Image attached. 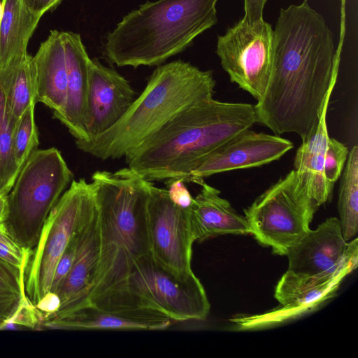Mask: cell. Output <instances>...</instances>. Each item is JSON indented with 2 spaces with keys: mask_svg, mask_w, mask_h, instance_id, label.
I'll use <instances>...</instances> for the list:
<instances>
[{
  "mask_svg": "<svg viewBox=\"0 0 358 358\" xmlns=\"http://www.w3.org/2000/svg\"><path fill=\"white\" fill-rule=\"evenodd\" d=\"M341 44L324 17L304 0L281 8L273 30L270 79L255 105L258 123L275 134L303 141L316 126L336 83Z\"/></svg>",
  "mask_w": 358,
  "mask_h": 358,
  "instance_id": "1",
  "label": "cell"
},
{
  "mask_svg": "<svg viewBox=\"0 0 358 358\" xmlns=\"http://www.w3.org/2000/svg\"><path fill=\"white\" fill-rule=\"evenodd\" d=\"M257 122L255 106L213 97L184 109L125 155L128 167L153 182L182 179L214 150Z\"/></svg>",
  "mask_w": 358,
  "mask_h": 358,
  "instance_id": "2",
  "label": "cell"
},
{
  "mask_svg": "<svg viewBox=\"0 0 358 358\" xmlns=\"http://www.w3.org/2000/svg\"><path fill=\"white\" fill-rule=\"evenodd\" d=\"M97 206L100 251L89 304L116 292L134 265L151 255L148 204L152 182L129 167L97 171L91 182Z\"/></svg>",
  "mask_w": 358,
  "mask_h": 358,
  "instance_id": "3",
  "label": "cell"
},
{
  "mask_svg": "<svg viewBox=\"0 0 358 358\" xmlns=\"http://www.w3.org/2000/svg\"><path fill=\"white\" fill-rule=\"evenodd\" d=\"M215 80L182 60L161 64L122 117L111 128L86 142H76L83 152L102 159L124 157L189 106L212 98Z\"/></svg>",
  "mask_w": 358,
  "mask_h": 358,
  "instance_id": "4",
  "label": "cell"
},
{
  "mask_svg": "<svg viewBox=\"0 0 358 358\" xmlns=\"http://www.w3.org/2000/svg\"><path fill=\"white\" fill-rule=\"evenodd\" d=\"M218 0L147 1L125 15L103 47L117 66H159L183 52L194 39L217 22Z\"/></svg>",
  "mask_w": 358,
  "mask_h": 358,
  "instance_id": "5",
  "label": "cell"
},
{
  "mask_svg": "<svg viewBox=\"0 0 358 358\" xmlns=\"http://www.w3.org/2000/svg\"><path fill=\"white\" fill-rule=\"evenodd\" d=\"M73 173L55 148L35 150L6 195L8 233L24 249L33 251L50 211L71 181Z\"/></svg>",
  "mask_w": 358,
  "mask_h": 358,
  "instance_id": "6",
  "label": "cell"
},
{
  "mask_svg": "<svg viewBox=\"0 0 358 358\" xmlns=\"http://www.w3.org/2000/svg\"><path fill=\"white\" fill-rule=\"evenodd\" d=\"M99 307H136L159 310L176 322L204 320L210 303L199 279L181 280L148 256L134 265L122 286L92 303Z\"/></svg>",
  "mask_w": 358,
  "mask_h": 358,
  "instance_id": "7",
  "label": "cell"
},
{
  "mask_svg": "<svg viewBox=\"0 0 358 358\" xmlns=\"http://www.w3.org/2000/svg\"><path fill=\"white\" fill-rule=\"evenodd\" d=\"M318 208L294 169L244 209L251 234L274 253L287 255L310 229Z\"/></svg>",
  "mask_w": 358,
  "mask_h": 358,
  "instance_id": "8",
  "label": "cell"
},
{
  "mask_svg": "<svg viewBox=\"0 0 358 358\" xmlns=\"http://www.w3.org/2000/svg\"><path fill=\"white\" fill-rule=\"evenodd\" d=\"M96 203L91 182L73 180L50 211L29 262L26 294L34 306L50 292L57 264L71 238Z\"/></svg>",
  "mask_w": 358,
  "mask_h": 358,
  "instance_id": "9",
  "label": "cell"
},
{
  "mask_svg": "<svg viewBox=\"0 0 358 358\" xmlns=\"http://www.w3.org/2000/svg\"><path fill=\"white\" fill-rule=\"evenodd\" d=\"M273 30L264 20L243 18L217 36L216 53L230 80L257 101L266 90L273 62Z\"/></svg>",
  "mask_w": 358,
  "mask_h": 358,
  "instance_id": "10",
  "label": "cell"
},
{
  "mask_svg": "<svg viewBox=\"0 0 358 358\" xmlns=\"http://www.w3.org/2000/svg\"><path fill=\"white\" fill-rule=\"evenodd\" d=\"M148 228L153 259L179 280L194 277L191 262L195 240L189 208L175 205L166 189L153 183L148 204Z\"/></svg>",
  "mask_w": 358,
  "mask_h": 358,
  "instance_id": "11",
  "label": "cell"
},
{
  "mask_svg": "<svg viewBox=\"0 0 358 358\" xmlns=\"http://www.w3.org/2000/svg\"><path fill=\"white\" fill-rule=\"evenodd\" d=\"M352 262L329 274L303 275L287 270L278 281L275 298L279 306L267 313L240 316L231 320L239 329H250L275 325L294 319L331 298L343 280L357 267Z\"/></svg>",
  "mask_w": 358,
  "mask_h": 358,
  "instance_id": "12",
  "label": "cell"
},
{
  "mask_svg": "<svg viewBox=\"0 0 358 358\" xmlns=\"http://www.w3.org/2000/svg\"><path fill=\"white\" fill-rule=\"evenodd\" d=\"M289 268L313 275L335 273L358 262V238L346 241L337 217H329L307 234L288 252Z\"/></svg>",
  "mask_w": 358,
  "mask_h": 358,
  "instance_id": "13",
  "label": "cell"
},
{
  "mask_svg": "<svg viewBox=\"0 0 358 358\" xmlns=\"http://www.w3.org/2000/svg\"><path fill=\"white\" fill-rule=\"evenodd\" d=\"M294 147L277 135L245 130L212 152L191 173L189 182L237 169L260 166L279 159Z\"/></svg>",
  "mask_w": 358,
  "mask_h": 358,
  "instance_id": "14",
  "label": "cell"
},
{
  "mask_svg": "<svg viewBox=\"0 0 358 358\" xmlns=\"http://www.w3.org/2000/svg\"><path fill=\"white\" fill-rule=\"evenodd\" d=\"M135 99L136 92L124 76L96 58L91 59L86 122L89 141L115 125Z\"/></svg>",
  "mask_w": 358,
  "mask_h": 358,
  "instance_id": "15",
  "label": "cell"
},
{
  "mask_svg": "<svg viewBox=\"0 0 358 358\" xmlns=\"http://www.w3.org/2000/svg\"><path fill=\"white\" fill-rule=\"evenodd\" d=\"M175 320L152 308L99 307L89 304L60 317L43 320L41 328L69 330H162Z\"/></svg>",
  "mask_w": 358,
  "mask_h": 358,
  "instance_id": "16",
  "label": "cell"
},
{
  "mask_svg": "<svg viewBox=\"0 0 358 358\" xmlns=\"http://www.w3.org/2000/svg\"><path fill=\"white\" fill-rule=\"evenodd\" d=\"M99 251L100 231L96 206L78 229L77 250L73 266L57 293L61 300L60 308L46 320L63 317L89 305Z\"/></svg>",
  "mask_w": 358,
  "mask_h": 358,
  "instance_id": "17",
  "label": "cell"
},
{
  "mask_svg": "<svg viewBox=\"0 0 358 358\" xmlns=\"http://www.w3.org/2000/svg\"><path fill=\"white\" fill-rule=\"evenodd\" d=\"M67 72L66 99L60 114L55 117L76 138L89 141L86 131L89 63L90 58L79 34L62 31Z\"/></svg>",
  "mask_w": 358,
  "mask_h": 358,
  "instance_id": "18",
  "label": "cell"
},
{
  "mask_svg": "<svg viewBox=\"0 0 358 358\" xmlns=\"http://www.w3.org/2000/svg\"><path fill=\"white\" fill-rule=\"evenodd\" d=\"M197 185L201 188L189 208L192 233L195 241L224 234H251L245 216L238 214L231 203L220 196V191L204 180Z\"/></svg>",
  "mask_w": 358,
  "mask_h": 358,
  "instance_id": "19",
  "label": "cell"
},
{
  "mask_svg": "<svg viewBox=\"0 0 358 358\" xmlns=\"http://www.w3.org/2000/svg\"><path fill=\"white\" fill-rule=\"evenodd\" d=\"M35 72L36 101L60 114L66 99L67 72L62 31L51 30L32 57Z\"/></svg>",
  "mask_w": 358,
  "mask_h": 358,
  "instance_id": "20",
  "label": "cell"
},
{
  "mask_svg": "<svg viewBox=\"0 0 358 358\" xmlns=\"http://www.w3.org/2000/svg\"><path fill=\"white\" fill-rule=\"evenodd\" d=\"M327 102L319 120L309 136L302 141L294 162V168L306 185L318 208L331 199L333 187L324 175V157L329 141L327 124Z\"/></svg>",
  "mask_w": 358,
  "mask_h": 358,
  "instance_id": "21",
  "label": "cell"
},
{
  "mask_svg": "<svg viewBox=\"0 0 358 358\" xmlns=\"http://www.w3.org/2000/svg\"><path fill=\"white\" fill-rule=\"evenodd\" d=\"M0 20V69L17 62L27 55L29 41L41 16L32 13L24 0H2Z\"/></svg>",
  "mask_w": 358,
  "mask_h": 358,
  "instance_id": "22",
  "label": "cell"
},
{
  "mask_svg": "<svg viewBox=\"0 0 358 358\" xmlns=\"http://www.w3.org/2000/svg\"><path fill=\"white\" fill-rule=\"evenodd\" d=\"M0 83L6 96L9 116L14 124L31 105H36V87L32 56L0 69Z\"/></svg>",
  "mask_w": 358,
  "mask_h": 358,
  "instance_id": "23",
  "label": "cell"
},
{
  "mask_svg": "<svg viewBox=\"0 0 358 358\" xmlns=\"http://www.w3.org/2000/svg\"><path fill=\"white\" fill-rule=\"evenodd\" d=\"M341 173L338 209L342 233L346 241L358 231V147L349 151Z\"/></svg>",
  "mask_w": 358,
  "mask_h": 358,
  "instance_id": "24",
  "label": "cell"
},
{
  "mask_svg": "<svg viewBox=\"0 0 358 358\" xmlns=\"http://www.w3.org/2000/svg\"><path fill=\"white\" fill-rule=\"evenodd\" d=\"M15 124L11 121L6 96L0 83V194L7 195L20 171L13 148Z\"/></svg>",
  "mask_w": 358,
  "mask_h": 358,
  "instance_id": "25",
  "label": "cell"
},
{
  "mask_svg": "<svg viewBox=\"0 0 358 358\" xmlns=\"http://www.w3.org/2000/svg\"><path fill=\"white\" fill-rule=\"evenodd\" d=\"M27 268L19 267L0 257V322H6L27 296Z\"/></svg>",
  "mask_w": 358,
  "mask_h": 358,
  "instance_id": "26",
  "label": "cell"
},
{
  "mask_svg": "<svg viewBox=\"0 0 358 358\" xmlns=\"http://www.w3.org/2000/svg\"><path fill=\"white\" fill-rule=\"evenodd\" d=\"M34 108L35 105L29 106L15 123L13 129V154L20 171L31 155L37 150L39 144Z\"/></svg>",
  "mask_w": 358,
  "mask_h": 358,
  "instance_id": "27",
  "label": "cell"
},
{
  "mask_svg": "<svg viewBox=\"0 0 358 358\" xmlns=\"http://www.w3.org/2000/svg\"><path fill=\"white\" fill-rule=\"evenodd\" d=\"M349 150L343 143L329 138L324 157V175L327 182L334 187L341 176L346 162Z\"/></svg>",
  "mask_w": 358,
  "mask_h": 358,
  "instance_id": "28",
  "label": "cell"
},
{
  "mask_svg": "<svg viewBox=\"0 0 358 358\" xmlns=\"http://www.w3.org/2000/svg\"><path fill=\"white\" fill-rule=\"evenodd\" d=\"M33 251L20 246L8 233L4 225L0 226V257L19 266L28 267Z\"/></svg>",
  "mask_w": 358,
  "mask_h": 358,
  "instance_id": "29",
  "label": "cell"
},
{
  "mask_svg": "<svg viewBox=\"0 0 358 358\" xmlns=\"http://www.w3.org/2000/svg\"><path fill=\"white\" fill-rule=\"evenodd\" d=\"M43 314L32 304L27 296L15 314L3 324L4 329L20 326L31 329H41Z\"/></svg>",
  "mask_w": 358,
  "mask_h": 358,
  "instance_id": "30",
  "label": "cell"
},
{
  "mask_svg": "<svg viewBox=\"0 0 358 358\" xmlns=\"http://www.w3.org/2000/svg\"><path fill=\"white\" fill-rule=\"evenodd\" d=\"M78 229L71 238L69 244L57 264L54 272L50 292L57 293L73 266L77 250Z\"/></svg>",
  "mask_w": 358,
  "mask_h": 358,
  "instance_id": "31",
  "label": "cell"
},
{
  "mask_svg": "<svg viewBox=\"0 0 358 358\" xmlns=\"http://www.w3.org/2000/svg\"><path fill=\"white\" fill-rule=\"evenodd\" d=\"M169 199L177 206L187 209L193 203L194 197L182 179H170L165 180Z\"/></svg>",
  "mask_w": 358,
  "mask_h": 358,
  "instance_id": "32",
  "label": "cell"
},
{
  "mask_svg": "<svg viewBox=\"0 0 358 358\" xmlns=\"http://www.w3.org/2000/svg\"><path fill=\"white\" fill-rule=\"evenodd\" d=\"M61 300L57 293L48 292L45 296L35 305L36 308L43 314V320H46L59 309Z\"/></svg>",
  "mask_w": 358,
  "mask_h": 358,
  "instance_id": "33",
  "label": "cell"
},
{
  "mask_svg": "<svg viewBox=\"0 0 358 358\" xmlns=\"http://www.w3.org/2000/svg\"><path fill=\"white\" fill-rule=\"evenodd\" d=\"M267 0H244L243 19L250 24L263 20V10Z\"/></svg>",
  "mask_w": 358,
  "mask_h": 358,
  "instance_id": "34",
  "label": "cell"
},
{
  "mask_svg": "<svg viewBox=\"0 0 358 358\" xmlns=\"http://www.w3.org/2000/svg\"><path fill=\"white\" fill-rule=\"evenodd\" d=\"M62 0H24L27 7L34 14L43 16L55 8Z\"/></svg>",
  "mask_w": 358,
  "mask_h": 358,
  "instance_id": "35",
  "label": "cell"
},
{
  "mask_svg": "<svg viewBox=\"0 0 358 358\" xmlns=\"http://www.w3.org/2000/svg\"><path fill=\"white\" fill-rule=\"evenodd\" d=\"M8 213L6 195L0 194V226L3 225Z\"/></svg>",
  "mask_w": 358,
  "mask_h": 358,
  "instance_id": "36",
  "label": "cell"
},
{
  "mask_svg": "<svg viewBox=\"0 0 358 358\" xmlns=\"http://www.w3.org/2000/svg\"><path fill=\"white\" fill-rule=\"evenodd\" d=\"M3 13V6L2 1H0V20L2 17Z\"/></svg>",
  "mask_w": 358,
  "mask_h": 358,
  "instance_id": "37",
  "label": "cell"
},
{
  "mask_svg": "<svg viewBox=\"0 0 358 358\" xmlns=\"http://www.w3.org/2000/svg\"><path fill=\"white\" fill-rule=\"evenodd\" d=\"M3 324L4 323L0 322V329H3Z\"/></svg>",
  "mask_w": 358,
  "mask_h": 358,
  "instance_id": "38",
  "label": "cell"
},
{
  "mask_svg": "<svg viewBox=\"0 0 358 358\" xmlns=\"http://www.w3.org/2000/svg\"><path fill=\"white\" fill-rule=\"evenodd\" d=\"M306 1H307V0H306Z\"/></svg>",
  "mask_w": 358,
  "mask_h": 358,
  "instance_id": "39",
  "label": "cell"
}]
</instances>
